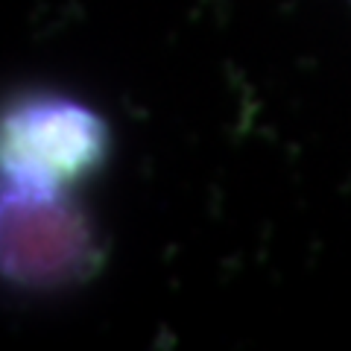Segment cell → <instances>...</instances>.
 Segmentation results:
<instances>
[{"label": "cell", "mask_w": 351, "mask_h": 351, "mask_svg": "<svg viewBox=\"0 0 351 351\" xmlns=\"http://www.w3.org/2000/svg\"><path fill=\"white\" fill-rule=\"evenodd\" d=\"M97 263V243L64 188L3 179V272L24 287H56Z\"/></svg>", "instance_id": "6da1fadb"}, {"label": "cell", "mask_w": 351, "mask_h": 351, "mask_svg": "<svg viewBox=\"0 0 351 351\" xmlns=\"http://www.w3.org/2000/svg\"><path fill=\"white\" fill-rule=\"evenodd\" d=\"M108 132L88 106L38 94L3 117V176L12 182L68 188L103 164Z\"/></svg>", "instance_id": "7a4b0ae2"}]
</instances>
